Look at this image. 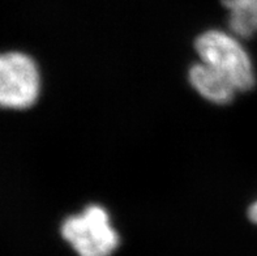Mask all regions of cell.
<instances>
[{
  "label": "cell",
  "mask_w": 257,
  "mask_h": 256,
  "mask_svg": "<svg viewBox=\"0 0 257 256\" xmlns=\"http://www.w3.org/2000/svg\"><path fill=\"white\" fill-rule=\"evenodd\" d=\"M200 62L225 77L235 91L248 92L256 84L253 63L239 38L225 30L212 29L201 33L195 41Z\"/></svg>",
  "instance_id": "cell-1"
},
{
  "label": "cell",
  "mask_w": 257,
  "mask_h": 256,
  "mask_svg": "<svg viewBox=\"0 0 257 256\" xmlns=\"http://www.w3.org/2000/svg\"><path fill=\"white\" fill-rule=\"evenodd\" d=\"M60 231L78 256H110L120 243L107 211L97 204L65 218Z\"/></svg>",
  "instance_id": "cell-2"
},
{
  "label": "cell",
  "mask_w": 257,
  "mask_h": 256,
  "mask_svg": "<svg viewBox=\"0 0 257 256\" xmlns=\"http://www.w3.org/2000/svg\"><path fill=\"white\" fill-rule=\"evenodd\" d=\"M41 89L38 67L23 52L0 54V107L28 109L36 104Z\"/></svg>",
  "instance_id": "cell-3"
},
{
  "label": "cell",
  "mask_w": 257,
  "mask_h": 256,
  "mask_svg": "<svg viewBox=\"0 0 257 256\" xmlns=\"http://www.w3.org/2000/svg\"><path fill=\"white\" fill-rule=\"evenodd\" d=\"M188 80L202 98L215 105L230 104L238 93L225 77L202 62L191 65Z\"/></svg>",
  "instance_id": "cell-4"
},
{
  "label": "cell",
  "mask_w": 257,
  "mask_h": 256,
  "mask_svg": "<svg viewBox=\"0 0 257 256\" xmlns=\"http://www.w3.org/2000/svg\"><path fill=\"white\" fill-rule=\"evenodd\" d=\"M228 11V28L238 38H251L257 33V0H221Z\"/></svg>",
  "instance_id": "cell-5"
},
{
  "label": "cell",
  "mask_w": 257,
  "mask_h": 256,
  "mask_svg": "<svg viewBox=\"0 0 257 256\" xmlns=\"http://www.w3.org/2000/svg\"><path fill=\"white\" fill-rule=\"evenodd\" d=\"M248 217H249V220H251L253 224L257 225V200L254 201L251 207L248 208Z\"/></svg>",
  "instance_id": "cell-6"
}]
</instances>
